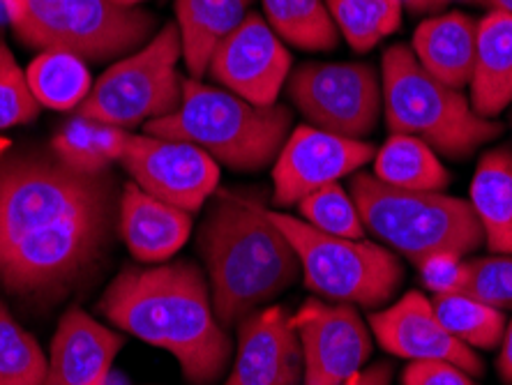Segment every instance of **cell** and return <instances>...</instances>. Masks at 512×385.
Returning <instances> with one entry per match:
<instances>
[{
    "label": "cell",
    "instance_id": "13",
    "mask_svg": "<svg viewBox=\"0 0 512 385\" xmlns=\"http://www.w3.org/2000/svg\"><path fill=\"white\" fill-rule=\"evenodd\" d=\"M370 141L337 137L312 125H300L284 141L273 166V201L280 208L298 206L307 194L340 183L374 160Z\"/></svg>",
    "mask_w": 512,
    "mask_h": 385
},
{
    "label": "cell",
    "instance_id": "18",
    "mask_svg": "<svg viewBox=\"0 0 512 385\" xmlns=\"http://www.w3.org/2000/svg\"><path fill=\"white\" fill-rule=\"evenodd\" d=\"M192 233V213L171 206L127 183L120 192L118 236L141 263H164L176 256Z\"/></svg>",
    "mask_w": 512,
    "mask_h": 385
},
{
    "label": "cell",
    "instance_id": "8",
    "mask_svg": "<svg viewBox=\"0 0 512 385\" xmlns=\"http://www.w3.org/2000/svg\"><path fill=\"white\" fill-rule=\"evenodd\" d=\"M270 217L296 249L305 286L316 296L365 309L383 307L395 298L404 268L393 249L365 238L326 236L298 217L275 210Z\"/></svg>",
    "mask_w": 512,
    "mask_h": 385
},
{
    "label": "cell",
    "instance_id": "2",
    "mask_svg": "<svg viewBox=\"0 0 512 385\" xmlns=\"http://www.w3.org/2000/svg\"><path fill=\"white\" fill-rule=\"evenodd\" d=\"M97 312L127 335L169 351L187 385H215L231 360L229 330L217 321L210 284L194 261L125 266Z\"/></svg>",
    "mask_w": 512,
    "mask_h": 385
},
{
    "label": "cell",
    "instance_id": "6",
    "mask_svg": "<svg viewBox=\"0 0 512 385\" xmlns=\"http://www.w3.org/2000/svg\"><path fill=\"white\" fill-rule=\"evenodd\" d=\"M349 192L365 231L383 247L418 263L429 254L466 256L485 245L471 203L441 192H409L383 185L372 173H356Z\"/></svg>",
    "mask_w": 512,
    "mask_h": 385
},
{
    "label": "cell",
    "instance_id": "30",
    "mask_svg": "<svg viewBox=\"0 0 512 385\" xmlns=\"http://www.w3.org/2000/svg\"><path fill=\"white\" fill-rule=\"evenodd\" d=\"M298 210L305 224L326 233V236L351 240H363L367 236L356 201L340 183L326 185L321 190L307 194L298 203Z\"/></svg>",
    "mask_w": 512,
    "mask_h": 385
},
{
    "label": "cell",
    "instance_id": "5",
    "mask_svg": "<svg viewBox=\"0 0 512 385\" xmlns=\"http://www.w3.org/2000/svg\"><path fill=\"white\" fill-rule=\"evenodd\" d=\"M381 63L383 109L390 134L416 137L450 160H464L503 134L499 120L473 111L462 90L436 81L418 63L411 47L393 44Z\"/></svg>",
    "mask_w": 512,
    "mask_h": 385
},
{
    "label": "cell",
    "instance_id": "16",
    "mask_svg": "<svg viewBox=\"0 0 512 385\" xmlns=\"http://www.w3.org/2000/svg\"><path fill=\"white\" fill-rule=\"evenodd\" d=\"M236 328L238 353L224 385H303V346L284 307H263Z\"/></svg>",
    "mask_w": 512,
    "mask_h": 385
},
{
    "label": "cell",
    "instance_id": "33",
    "mask_svg": "<svg viewBox=\"0 0 512 385\" xmlns=\"http://www.w3.org/2000/svg\"><path fill=\"white\" fill-rule=\"evenodd\" d=\"M420 279L427 291L434 296H450V293H462L466 284V261L464 256L453 252H436L425 256L418 263Z\"/></svg>",
    "mask_w": 512,
    "mask_h": 385
},
{
    "label": "cell",
    "instance_id": "35",
    "mask_svg": "<svg viewBox=\"0 0 512 385\" xmlns=\"http://www.w3.org/2000/svg\"><path fill=\"white\" fill-rule=\"evenodd\" d=\"M395 379V362L383 360L374 365L360 369L351 379H346L342 385H393Z\"/></svg>",
    "mask_w": 512,
    "mask_h": 385
},
{
    "label": "cell",
    "instance_id": "34",
    "mask_svg": "<svg viewBox=\"0 0 512 385\" xmlns=\"http://www.w3.org/2000/svg\"><path fill=\"white\" fill-rule=\"evenodd\" d=\"M399 385H478V381L448 360H411L399 374Z\"/></svg>",
    "mask_w": 512,
    "mask_h": 385
},
{
    "label": "cell",
    "instance_id": "22",
    "mask_svg": "<svg viewBox=\"0 0 512 385\" xmlns=\"http://www.w3.org/2000/svg\"><path fill=\"white\" fill-rule=\"evenodd\" d=\"M469 203L494 254H512V150L499 146L480 157Z\"/></svg>",
    "mask_w": 512,
    "mask_h": 385
},
{
    "label": "cell",
    "instance_id": "23",
    "mask_svg": "<svg viewBox=\"0 0 512 385\" xmlns=\"http://www.w3.org/2000/svg\"><path fill=\"white\" fill-rule=\"evenodd\" d=\"M372 176L383 185L409 192H443L450 185V171L439 153L409 134H390L376 150Z\"/></svg>",
    "mask_w": 512,
    "mask_h": 385
},
{
    "label": "cell",
    "instance_id": "32",
    "mask_svg": "<svg viewBox=\"0 0 512 385\" xmlns=\"http://www.w3.org/2000/svg\"><path fill=\"white\" fill-rule=\"evenodd\" d=\"M42 104L35 100L26 81V72L19 65L0 74V130L26 125L40 116Z\"/></svg>",
    "mask_w": 512,
    "mask_h": 385
},
{
    "label": "cell",
    "instance_id": "37",
    "mask_svg": "<svg viewBox=\"0 0 512 385\" xmlns=\"http://www.w3.org/2000/svg\"><path fill=\"white\" fill-rule=\"evenodd\" d=\"M411 12H436L446 7L450 0H402Z\"/></svg>",
    "mask_w": 512,
    "mask_h": 385
},
{
    "label": "cell",
    "instance_id": "4",
    "mask_svg": "<svg viewBox=\"0 0 512 385\" xmlns=\"http://www.w3.org/2000/svg\"><path fill=\"white\" fill-rule=\"evenodd\" d=\"M291 123L284 104L256 107L227 88L190 77L180 107L146 123V134L192 143L233 171H261L280 155Z\"/></svg>",
    "mask_w": 512,
    "mask_h": 385
},
{
    "label": "cell",
    "instance_id": "27",
    "mask_svg": "<svg viewBox=\"0 0 512 385\" xmlns=\"http://www.w3.org/2000/svg\"><path fill=\"white\" fill-rule=\"evenodd\" d=\"M432 307L443 328L471 349L492 351L501 344L508 323L503 309L480 303L466 293L434 296Z\"/></svg>",
    "mask_w": 512,
    "mask_h": 385
},
{
    "label": "cell",
    "instance_id": "14",
    "mask_svg": "<svg viewBox=\"0 0 512 385\" xmlns=\"http://www.w3.org/2000/svg\"><path fill=\"white\" fill-rule=\"evenodd\" d=\"M291 72L289 49L256 12L247 14L243 24L220 44L208 65L210 77L256 107L277 104Z\"/></svg>",
    "mask_w": 512,
    "mask_h": 385
},
{
    "label": "cell",
    "instance_id": "28",
    "mask_svg": "<svg viewBox=\"0 0 512 385\" xmlns=\"http://www.w3.org/2000/svg\"><path fill=\"white\" fill-rule=\"evenodd\" d=\"M340 35L358 54L374 49L402 24V0H326Z\"/></svg>",
    "mask_w": 512,
    "mask_h": 385
},
{
    "label": "cell",
    "instance_id": "9",
    "mask_svg": "<svg viewBox=\"0 0 512 385\" xmlns=\"http://www.w3.org/2000/svg\"><path fill=\"white\" fill-rule=\"evenodd\" d=\"M183 58L176 24H167L134 54L109 67L77 109V116L132 130L169 116L183 102L185 77L178 72Z\"/></svg>",
    "mask_w": 512,
    "mask_h": 385
},
{
    "label": "cell",
    "instance_id": "41",
    "mask_svg": "<svg viewBox=\"0 0 512 385\" xmlns=\"http://www.w3.org/2000/svg\"><path fill=\"white\" fill-rule=\"evenodd\" d=\"M464 3H480V0H464Z\"/></svg>",
    "mask_w": 512,
    "mask_h": 385
},
{
    "label": "cell",
    "instance_id": "26",
    "mask_svg": "<svg viewBox=\"0 0 512 385\" xmlns=\"http://www.w3.org/2000/svg\"><path fill=\"white\" fill-rule=\"evenodd\" d=\"M266 21L282 42L303 51H333L340 44L326 0H261Z\"/></svg>",
    "mask_w": 512,
    "mask_h": 385
},
{
    "label": "cell",
    "instance_id": "20",
    "mask_svg": "<svg viewBox=\"0 0 512 385\" xmlns=\"http://www.w3.org/2000/svg\"><path fill=\"white\" fill-rule=\"evenodd\" d=\"M471 107L494 120L512 102V17L489 12L478 21L476 63L471 74Z\"/></svg>",
    "mask_w": 512,
    "mask_h": 385
},
{
    "label": "cell",
    "instance_id": "19",
    "mask_svg": "<svg viewBox=\"0 0 512 385\" xmlns=\"http://www.w3.org/2000/svg\"><path fill=\"white\" fill-rule=\"evenodd\" d=\"M476 44L478 21L469 14L448 12L427 19L416 28L411 51L436 81L462 90L471 83Z\"/></svg>",
    "mask_w": 512,
    "mask_h": 385
},
{
    "label": "cell",
    "instance_id": "42",
    "mask_svg": "<svg viewBox=\"0 0 512 385\" xmlns=\"http://www.w3.org/2000/svg\"><path fill=\"white\" fill-rule=\"evenodd\" d=\"M510 120H512V118H510Z\"/></svg>",
    "mask_w": 512,
    "mask_h": 385
},
{
    "label": "cell",
    "instance_id": "10",
    "mask_svg": "<svg viewBox=\"0 0 512 385\" xmlns=\"http://www.w3.org/2000/svg\"><path fill=\"white\" fill-rule=\"evenodd\" d=\"M286 95L312 127L365 141L383 109L381 79L370 63L312 60L291 72Z\"/></svg>",
    "mask_w": 512,
    "mask_h": 385
},
{
    "label": "cell",
    "instance_id": "21",
    "mask_svg": "<svg viewBox=\"0 0 512 385\" xmlns=\"http://www.w3.org/2000/svg\"><path fill=\"white\" fill-rule=\"evenodd\" d=\"M254 0H176L183 63L192 79L208 74L210 58L250 14Z\"/></svg>",
    "mask_w": 512,
    "mask_h": 385
},
{
    "label": "cell",
    "instance_id": "3",
    "mask_svg": "<svg viewBox=\"0 0 512 385\" xmlns=\"http://www.w3.org/2000/svg\"><path fill=\"white\" fill-rule=\"evenodd\" d=\"M203 208L197 249L217 321L231 330L293 286L300 261L259 194L220 190Z\"/></svg>",
    "mask_w": 512,
    "mask_h": 385
},
{
    "label": "cell",
    "instance_id": "1",
    "mask_svg": "<svg viewBox=\"0 0 512 385\" xmlns=\"http://www.w3.org/2000/svg\"><path fill=\"white\" fill-rule=\"evenodd\" d=\"M114 173H84L54 150L0 153V296L47 314L102 277L118 238Z\"/></svg>",
    "mask_w": 512,
    "mask_h": 385
},
{
    "label": "cell",
    "instance_id": "7",
    "mask_svg": "<svg viewBox=\"0 0 512 385\" xmlns=\"http://www.w3.org/2000/svg\"><path fill=\"white\" fill-rule=\"evenodd\" d=\"M155 24L153 14L114 0H14L10 26L26 47L104 63L141 49Z\"/></svg>",
    "mask_w": 512,
    "mask_h": 385
},
{
    "label": "cell",
    "instance_id": "17",
    "mask_svg": "<svg viewBox=\"0 0 512 385\" xmlns=\"http://www.w3.org/2000/svg\"><path fill=\"white\" fill-rule=\"evenodd\" d=\"M125 337L95 321L81 307H70L60 316L51 342L49 372L44 385H109Z\"/></svg>",
    "mask_w": 512,
    "mask_h": 385
},
{
    "label": "cell",
    "instance_id": "24",
    "mask_svg": "<svg viewBox=\"0 0 512 385\" xmlns=\"http://www.w3.org/2000/svg\"><path fill=\"white\" fill-rule=\"evenodd\" d=\"M130 137L132 134L120 127L74 116L56 132L51 150L72 169L102 173L123 160Z\"/></svg>",
    "mask_w": 512,
    "mask_h": 385
},
{
    "label": "cell",
    "instance_id": "25",
    "mask_svg": "<svg viewBox=\"0 0 512 385\" xmlns=\"http://www.w3.org/2000/svg\"><path fill=\"white\" fill-rule=\"evenodd\" d=\"M26 81L42 107L58 111L79 109L95 83L86 60L67 51H42L26 70Z\"/></svg>",
    "mask_w": 512,
    "mask_h": 385
},
{
    "label": "cell",
    "instance_id": "12",
    "mask_svg": "<svg viewBox=\"0 0 512 385\" xmlns=\"http://www.w3.org/2000/svg\"><path fill=\"white\" fill-rule=\"evenodd\" d=\"M291 319L303 346V385H342L372 358V330L356 305L307 298Z\"/></svg>",
    "mask_w": 512,
    "mask_h": 385
},
{
    "label": "cell",
    "instance_id": "29",
    "mask_svg": "<svg viewBox=\"0 0 512 385\" xmlns=\"http://www.w3.org/2000/svg\"><path fill=\"white\" fill-rule=\"evenodd\" d=\"M49 360L0 298V385H44Z\"/></svg>",
    "mask_w": 512,
    "mask_h": 385
},
{
    "label": "cell",
    "instance_id": "39",
    "mask_svg": "<svg viewBox=\"0 0 512 385\" xmlns=\"http://www.w3.org/2000/svg\"><path fill=\"white\" fill-rule=\"evenodd\" d=\"M12 65H17V63H14V58H12V51L5 47L3 40H0V74H3L5 70H10Z\"/></svg>",
    "mask_w": 512,
    "mask_h": 385
},
{
    "label": "cell",
    "instance_id": "36",
    "mask_svg": "<svg viewBox=\"0 0 512 385\" xmlns=\"http://www.w3.org/2000/svg\"><path fill=\"white\" fill-rule=\"evenodd\" d=\"M496 369H499L501 381L506 385H512V321L506 323V332L501 339V353L496 360Z\"/></svg>",
    "mask_w": 512,
    "mask_h": 385
},
{
    "label": "cell",
    "instance_id": "15",
    "mask_svg": "<svg viewBox=\"0 0 512 385\" xmlns=\"http://www.w3.org/2000/svg\"><path fill=\"white\" fill-rule=\"evenodd\" d=\"M370 330L390 356L404 360H448L471 376L485 374V362L471 346L455 339L434 314L432 300L409 291L395 305L370 314Z\"/></svg>",
    "mask_w": 512,
    "mask_h": 385
},
{
    "label": "cell",
    "instance_id": "31",
    "mask_svg": "<svg viewBox=\"0 0 512 385\" xmlns=\"http://www.w3.org/2000/svg\"><path fill=\"white\" fill-rule=\"evenodd\" d=\"M462 293L496 309L512 307V254L466 261V284Z\"/></svg>",
    "mask_w": 512,
    "mask_h": 385
},
{
    "label": "cell",
    "instance_id": "40",
    "mask_svg": "<svg viewBox=\"0 0 512 385\" xmlns=\"http://www.w3.org/2000/svg\"><path fill=\"white\" fill-rule=\"evenodd\" d=\"M116 5H123V7H137L143 0H114Z\"/></svg>",
    "mask_w": 512,
    "mask_h": 385
},
{
    "label": "cell",
    "instance_id": "38",
    "mask_svg": "<svg viewBox=\"0 0 512 385\" xmlns=\"http://www.w3.org/2000/svg\"><path fill=\"white\" fill-rule=\"evenodd\" d=\"M480 5H487L492 12H503L512 17V0H480Z\"/></svg>",
    "mask_w": 512,
    "mask_h": 385
},
{
    "label": "cell",
    "instance_id": "11",
    "mask_svg": "<svg viewBox=\"0 0 512 385\" xmlns=\"http://www.w3.org/2000/svg\"><path fill=\"white\" fill-rule=\"evenodd\" d=\"M132 183L155 199L187 213H197L220 185V164L187 141L132 134L123 155Z\"/></svg>",
    "mask_w": 512,
    "mask_h": 385
}]
</instances>
